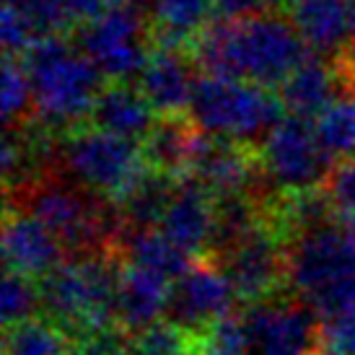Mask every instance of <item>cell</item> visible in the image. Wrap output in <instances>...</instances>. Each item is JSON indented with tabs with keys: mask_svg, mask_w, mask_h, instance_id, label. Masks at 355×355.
Masks as SVG:
<instances>
[{
	"mask_svg": "<svg viewBox=\"0 0 355 355\" xmlns=\"http://www.w3.org/2000/svg\"><path fill=\"white\" fill-rule=\"evenodd\" d=\"M309 52L293 21L277 13L216 19L189 44V58L202 73L252 80L267 89L280 86Z\"/></svg>",
	"mask_w": 355,
	"mask_h": 355,
	"instance_id": "obj_1",
	"label": "cell"
},
{
	"mask_svg": "<svg viewBox=\"0 0 355 355\" xmlns=\"http://www.w3.org/2000/svg\"><path fill=\"white\" fill-rule=\"evenodd\" d=\"M24 65L31 76L34 114L40 125L65 135L91 119L104 76L94 60L60 37H44L24 55Z\"/></svg>",
	"mask_w": 355,
	"mask_h": 355,
	"instance_id": "obj_2",
	"label": "cell"
},
{
	"mask_svg": "<svg viewBox=\"0 0 355 355\" xmlns=\"http://www.w3.org/2000/svg\"><path fill=\"white\" fill-rule=\"evenodd\" d=\"M286 277L301 301L316 314H332L355 304V216L291 236Z\"/></svg>",
	"mask_w": 355,
	"mask_h": 355,
	"instance_id": "obj_3",
	"label": "cell"
},
{
	"mask_svg": "<svg viewBox=\"0 0 355 355\" xmlns=\"http://www.w3.org/2000/svg\"><path fill=\"white\" fill-rule=\"evenodd\" d=\"M117 286L119 267L99 252H86L42 277V309L65 335L83 343L117 322Z\"/></svg>",
	"mask_w": 355,
	"mask_h": 355,
	"instance_id": "obj_4",
	"label": "cell"
},
{
	"mask_svg": "<svg viewBox=\"0 0 355 355\" xmlns=\"http://www.w3.org/2000/svg\"><path fill=\"white\" fill-rule=\"evenodd\" d=\"M283 112L280 94H272L267 86L207 73L198 78L189 104V119L200 132L247 146L265 138L283 119Z\"/></svg>",
	"mask_w": 355,
	"mask_h": 355,
	"instance_id": "obj_5",
	"label": "cell"
},
{
	"mask_svg": "<svg viewBox=\"0 0 355 355\" xmlns=\"http://www.w3.org/2000/svg\"><path fill=\"white\" fill-rule=\"evenodd\" d=\"M60 164L78 187L91 195L117 202L148 168L138 140L122 138L117 132L91 128H76L60 135Z\"/></svg>",
	"mask_w": 355,
	"mask_h": 355,
	"instance_id": "obj_6",
	"label": "cell"
},
{
	"mask_svg": "<svg viewBox=\"0 0 355 355\" xmlns=\"http://www.w3.org/2000/svg\"><path fill=\"white\" fill-rule=\"evenodd\" d=\"M73 44L94 60L107 80L130 83L140 78L153 50L150 19H146L140 6L112 3L99 19L73 31Z\"/></svg>",
	"mask_w": 355,
	"mask_h": 355,
	"instance_id": "obj_7",
	"label": "cell"
},
{
	"mask_svg": "<svg viewBox=\"0 0 355 355\" xmlns=\"http://www.w3.org/2000/svg\"><path fill=\"white\" fill-rule=\"evenodd\" d=\"M19 200L24 210L40 218L44 226L60 239L62 247L76 252H94L104 244V239L117 234V213L104 210L101 202L83 195V187H73L58 179H37L21 189Z\"/></svg>",
	"mask_w": 355,
	"mask_h": 355,
	"instance_id": "obj_8",
	"label": "cell"
},
{
	"mask_svg": "<svg viewBox=\"0 0 355 355\" xmlns=\"http://www.w3.org/2000/svg\"><path fill=\"white\" fill-rule=\"evenodd\" d=\"M259 168L280 192H301L319 187L332 174V156L316 138L309 119L283 117L259 140Z\"/></svg>",
	"mask_w": 355,
	"mask_h": 355,
	"instance_id": "obj_9",
	"label": "cell"
},
{
	"mask_svg": "<svg viewBox=\"0 0 355 355\" xmlns=\"http://www.w3.org/2000/svg\"><path fill=\"white\" fill-rule=\"evenodd\" d=\"M283 236L270 220H259L247 236L231 247L223 259V272L236 288V296L247 304L267 301L286 277V252L280 247Z\"/></svg>",
	"mask_w": 355,
	"mask_h": 355,
	"instance_id": "obj_10",
	"label": "cell"
},
{
	"mask_svg": "<svg viewBox=\"0 0 355 355\" xmlns=\"http://www.w3.org/2000/svg\"><path fill=\"white\" fill-rule=\"evenodd\" d=\"M314 309L306 304L257 301L244 311L249 355H311L319 343Z\"/></svg>",
	"mask_w": 355,
	"mask_h": 355,
	"instance_id": "obj_11",
	"label": "cell"
},
{
	"mask_svg": "<svg viewBox=\"0 0 355 355\" xmlns=\"http://www.w3.org/2000/svg\"><path fill=\"white\" fill-rule=\"evenodd\" d=\"M236 288L228 275L216 265H192L171 283L168 298V322L179 324L192 335L218 322L220 316L231 314L236 304Z\"/></svg>",
	"mask_w": 355,
	"mask_h": 355,
	"instance_id": "obj_12",
	"label": "cell"
},
{
	"mask_svg": "<svg viewBox=\"0 0 355 355\" xmlns=\"http://www.w3.org/2000/svg\"><path fill=\"white\" fill-rule=\"evenodd\" d=\"M187 174L198 179L216 198H220V195H247L249 187L257 184L262 168L257 153L249 150L247 143L198 132Z\"/></svg>",
	"mask_w": 355,
	"mask_h": 355,
	"instance_id": "obj_13",
	"label": "cell"
},
{
	"mask_svg": "<svg viewBox=\"0 0 355 355\" xmlns=\"http://www.w3.org/2000/svg\"><path fill=\"white\" fill-rule=\"evenodd\" d=\"M213 226H216V195L189 174L177 177L171 202L158 228L174 244L195 257L210 249Z\"/></svg>",
	"mask_w": 355,
	"mask_h": 355,
	"instance_id": "obj_14",
	"label": "cell"
},
{
	"mask_svg": "<svg viewBox=\"0 0 355 355\" xmlns=\"http://www.w3.org/2000/svg\"><path fill=\"white\" fill-rule=\"evenodd\" d=\"M3 257L10 272L42 280L62 262V244L29 210L8 207L3 223Z\"/></svg>",
	"mask_w": 355,
	"mask_h": 355,
	"instance_id": "obj_15",
	"label": "cell"
},
{
	"mask_svg": "<svg viewBox=\"0 0 355 355\" xmlns=\"http://www.w3.org/2000/svg\"><path fill=\"white\" fill-rule=\"evenodd\" d=\"M195 60L187 58V50L153 47L146 68L138 78V89L146 94L150 107L161 117H184L189 114L195 94Z\"/></svg>",
	"mask_w": 355,
	"mask_h": 355,
	"instance_id": "obj_16",
	"label": "cell"
},
{
	"mask_svg": "<svg viewBox=\"0 0 355 355\" xmlns=\"http://www.w3.org/2000/svg\"><path fill=\"white\" fill-rule=\"evenodd\" d=\"M168 298H171L168 277L132 262L119 267L117 322L128 332H140L161 322V316L168 311Z\"/></svg>",
	"mask_w": 355,
	"mask_h": 355,
	"instance_id": "obj_17",
	"label": "cell"
},
{
	"mask_svg": "<svg viewBox=\"0 0 355 355\" xmlns=\"http://www.w3.org/2000/svg\"><path fill=\"white\" fill-rule=\"evenodd\" d=\"M343 91L345 80L340 76L337 62L329 65L324 55L309 52V58L280 83V99L293 117L316 119Z\"/></svg>",
	"mask_w": 355,
	"mask_h": 355,
	"instance_id": "obj_18",
	"label": "cell"
},
{
	"mask_svg": "<svg viewBox=\"0 0 355 355\" xmlns=\"http://www.w3.org/2000/svg\"><path fill=\"white\" fill-rule=\"evenodd\" d=\"M288 19L316 55L337 60L350 44V0H293Z\"/></svg>",
	"mask_w": 355,
	"mask_h": 355,
	"instance_id": "obj_19",
	"label": "cell"
},
{
	"mask_svg": "<svg viewBox=\"0 0 355 355\" xmlns=\"http://www.w3.org/2000/svg\"><path fill=\"white\" fill-rule=\"evenodd\" d=\"M156 114L158 112L150 107V101L138 86L109 80L96 96L91 125L140 143L156 125Z\"/></svg>",
	"mask_w": 355,
	"mask_h": 355,
	"instance_id": "obj_20",
	"label": "cell"
},
{
	"mask_svg": "<svg viewBox=\"0 0 355 355\" xmlns=\"http://www.w3.org/2000/svg\"><path fill=\"white\" fill-rule=\"evenodd\" d=\"M216 16V0H153L150 40L153 47L187 50Z\"/></svg>",
	"mask_w": 355,
	"mask_h": 355,
	"instance_id": "obj_21",
	"label": "cell"
},
{
	"mask_svg": "<svg viewBox=\"0 0 355 355\" xmlns=\"http://www.w3.org/2000/svg\"><path fill=\"white\" fill-rule=\"evenodd\" d=\"M195 140H198V128L192 125V119L161 117L156 119L148 135L140 140V148L150 168L182 177L189 168Z\"/></svg>",
	"mask_w": 355,
	"mask_h": 355,
	"instance_id": "obj_22",
	"label": "cell"
},
{
	"mask_svg": "<svg viewBox=\"0 0 355 355\" xmlns=\"http://www.w3.org/2000/svg\"><path fill=\"white\" fill-rule=\"evenodd\" d=\"M177 187V177L158 171V168H146L143 177L128 189V195L117 200L114 205L119 207L122 223L128 228H153L161 223L166 213L171 195Z\"/></svg>",
	"mask_w": 355,
	"mask_h": 355,
	"instance_id": "obj_23",
	"label": "cell"
},
{
	"mask_svg": "<svg viewBox=\"0 0 355 355\" xmlns=\"http://www.w3.org/2000/svg\"><path fill=\"white\" fill-rule=\"evenodd\" d=\"M125 254L128 262L153 270L171 283L192 267V254L174 244L161 228H130L125 236Z\"/></svg>",
	"mask_w": 355,
	"mask_h": 355,
	"instance_id": "obj_24",
	"label": "cell"
},
{
	"mask_svg": "<svg viewBox=\"0 0 355 355\" xmlns=\"http://www.w3.org/2000/svg\"><path fill=\"white\" fill-rule=\"evenodd\" d=\"M319 143L332 158L355 156V89H345L314 119Z\"/></svg>",
	"mask_w": 355,
	"mask_h": 355,
	"instance_id": "obj_25",
	"label": "cell"
},
{
	"mask_svg": "<svg viewBox=\"0 0 355 355\" xmlns=\"http://www.w3.org/2000/svg\"><path fill=\"white\" fill-rule=\"evenodd\" d=\"M262 220L259 210L247 195H220L216 198V226H213V254H226Z\"/></svg>",
	"mask_w": 355,
	"mask_h": 355,
	"instance_id": "obj_26",
	"label": "cell"
},
{
	"mask_svg": "<svg viewBox=\"0 0 355 355\" xmlns=\"http://www.w3.org/2000/svg\"><path fill=\"white\" fill-rule=\"evenodd\" d=\"M65 329L50 319H24L6 327V355H68Z\"/></svg>",
	"mask_w": 355,
	"mask_h": 355,
	"instance_id": "obj_27",
	"label": "cell"
},
{
	"mask_svg": "<svg viewBox=\"0 0 355 355\" xmlns=\"http://www.w3.org/2000/svg\"><path fill=\"white\" fill-rule=\"evenodd\" d=\"M0 107H3V122L6 128L21 125L24 119H31L34 109V89L31 76L21 58H6L3 76H0Z\"/></svg>",
	"mask_w": 355,
	"mask_h": 355,
	"instance_id": "obj_28",
	"label": "cell"
},
{
	"mask_svg": "<svg viewBox=\"0 0 355 355\" xmlns=\"http://www.w3.org/2000/svg\"><path fill=\"white\" fill-rule=\"evenodd\" d=\"M132 355H200L198 335L174 322H156L132 337Z\"/></svg>",
	"mask_w": 355,
	"mask_h": 355,
	"instance_id": "obj_29",
	"label": "cell"
},
{
	"mask_svg": "<svg viewBox=\"0 0 355 355\" xmlns=\"http://www.w3.org/2000/svg\"><path fill=\"white\" fill-rule=\"evenodd\" d=\"M42 309V291L34 283V277L19 275V272H6L3 277V288H0V314H3V324L13 327L31 319L34 311Z\"/></svg>",
	"mask_w": 355,
	"mask_h": 355,
	"instance_id": "obj_30",
	"label": "cell"
},
{
	"mask_svg": "<svg viewBox=\"0 0 355 355\" xmlns=\"http://www.w3.org/2000/svg\"><path fill=\"white\" fill-rule=\"evenodd\" d=\"M3 3L21 10L31 21V26L37 29L40 40H44V37H60L73 24L62 0H3Z\"/></svg>",
	"mask_w": 355,
	"mask_h": 355,
	"instance_id": "obj_31",
	"label": "cell"
},
{
	"mask_svg": "<svg viewBox=\"0 0 355 355\" xmlns=\"http://www.w3.org/2000/svg\"><path fill=\"white\" fill-rule=\"evenodd\" d=\"M0 40H3L6 58H24L40 42V34H37V29L31 26V21L21 10H16L13 6H3Z\"/></svg>",
	"mask_w": 355,
	"mask_h": 355,
	"instance_id": "obj_32",
	"label": "cell"
},
{
	"mask_svg": "<svg viewBox=\"0 0 355 355\" xmlns=\"http://www.w3.org/2000/svg\"><path fill=\"white\" fill-rule=\"evenodd\" d=\"M319 343L345 355L355 353V304L324 316L319 324Z\"/></svg>",
	"mask_w": 355,
	"mask_h": 355,
	"instance_id": "obj_33",
	"label": "cell"
},
{
	"mask_svg": "<svg viewBox=\"0 0 355 355\" xmlns=\"http://www.w3.org/2000/svg\"><path fill=\"white\" fill-rule=\"evenodd\" d=\"M327 192L335 202L337 213L355 216V158H345L332 168L327 179Z\"/></svg>",
	"mask_w": 355,
	"mask_h": 355,
	"instance_id": "obj_34",
	"label": "cell"
},
{
	"mask_svg": "<svg viewBox=\"0 0 355 355\" xmlns=\"http://www.w3.org/2000/svg\"><path fill=\"white\" fill-rule=\"evenodd\" d=\"M65 10L73 24H89V21L99 19L101 13L114 3V0H62Z\"/></svg>",
	"mask_w": 355,
	"mask_h": 355,
	"instance_id": "obj_35",
	"label": "cell"
},
{
	"mask_svg": "<svg viewBox=\"0 0 355 355\" xmlns=\"http://www.w3.org/2000/svg\"><path fill=\"white\" fill-rule=\"evenodd\" d=\"M265 8V0H216V19H244Z\"/></svg>",
	"mask_w": 355,
	"mask_h": 355,
	"instance_id": "obj_36",
	"label": "cell"
},
{
	"mask_svg": "<svg viewBox=\"0 0 355 355\" xmlns=\"http://www.w3.org/2000/svg\"><path fill=\"white\" fill-rule=\"evenodd\" d=\"M293 6V0H265V8H272V10H288Z\"/></svg>",
	"mask_w": 355,
	"mask_h": 355,
	"instance_id": "obj_37",
	"label": "cell"
},
{
	"mask_svg": "<svg viewBox=\"0 0 355 355\" xmlns=\"http://www.w3.org/2000/svg\"><path fill=\"white\" fill-rule=\"evenodd\" d=\"M350 47H355V0H350Z\"/></svg>",
	"mask_w": 355,
	"mask_h": 355,
	"instance_id": "obj_38",
	"label": "cell"
},
{
	"mask_svg": "<svg viewBox=\"0 0 355 355\" xmlns=\"http://www.w3.org/2000/svg\"><path fill=\"white\" fill-rule=\"evenodd\" d=\"M311 355H345V353H340V350H335V347H327V345H322V343H319V347H316Z\"/></svg>",
	"mask_w": 355,
	"mask_h": 355,
	"instance_id": "obj_39",
	"label": "cell"
},
{
	"mask_svg": "<svg viewBox=\"0 0 355 355\" xmlns=\"http://www.w3.org/2000/svg\"><path fill=\"white\" fill-rule=\"evenodd\" d=\"M114 3H128V6H140L143 0H114Z\"/></svg>",
	"mask_w": 355,
	"mask_h": 355,
	"instance_id": "obj_40",
	"label": "cell"
},
{
	"mask_svg": "<svg viewBox=\"0 0 355 355\" xmlns=\"http://www.w3.org/2000/svg\"><path fill=\"white\" fill-rule=\"evenodd\" d=\"M73 355H80V353H73Z\"/></svg>",
	"mask_w": 355,
	"mask_h": 355,
	"instance_id": "obj_41",
	"label": "cell"
},
{
	"mask_svg": "<svg viewBox=\"0 0 355 355\" xmlns=\"http://www.w3.org/2000/svg\"><path fill=\"white\" fill-rule=\"evenodd\" d=\"M353 355H355V353H353Z\"/></svg>",
	"mask_w": 355,
	"mask_h": 355,
	"instance_id": "obj_42",
	"label": "cell"
}]
</instances>
